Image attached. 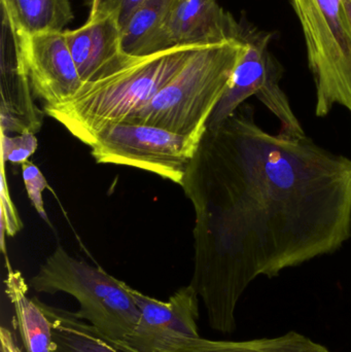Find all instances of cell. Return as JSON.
Here are the masks:
<instances>
[{"label":"cell","mask_w":351,"mask_h":352,"mask_svg":"<svg viewBox=\"0 0 351 352\" xmlns=\"http://www.w3.org/2000/svg\"><path fill=\"white\" fill-rule=\"evenodd\" d=\"M36 293H65L80 304L78 318L96 328L113 345L125 340L137 324L139 309L131 287L100 267L70 256L62 246L29 281Z\"/></svg>","instance_id":"4"},{"label":"cell","mask_w":351,"mask_h":352,"mask_svg":"<svg viewBox=\"0 0 351 352\" xmlns=\"http://www.w3.org/2000/svg\"><path fill=\"white\" fill-rule=\"evenodd\" d=\"M2 22L19 39L63 32L73 20L70 0H0Z\"/></svg>","instance_id":"13"},{"label":"cell","mask_w":351,"mask_h":352,"mask_svg":"<svg viewBox=\"0 0 351 352\" xmlns=\"http://www.w3.org/2000/svg\"><path fill=\"white\" fill-rule=\"evenodd\" d=\"M16 39L33 92L43 99L45 105L63 103L80 90L84 82L68 49L64 31Z\"/></svg>","instance_id":"8"},{"label":"cell","mask_w":351,"mask_h":352,"mask_svg":"<svg viewBox=\"0 0 351 352\" xmlns=\"http://www.w3.org/2000/svg\"><path fill=\"white\" fill-rule=\"evenodd\" d=\"M242 23L216 0H172L166 20L169 47H201L242 41Z\"/></svg>","instance_id":"10"},{"label":"cell","mask_w":351,"mask_h":352,"mask_svg":"<svg viewBox=\"0 0 351 352\" xmlns=\"http://www.w3.org/2000/svg\"><path fill=\"white\" fill-rule=\"evenodd\" d=\"M23 228L22 221L19 217L16 206L10 198V190L6 182L5 173H4V162H2L1 170V246L4 256L6 254L5 244H4V235L14 237Z\"/></svg>","instance_id":"20"},{"label":"cell","mask_w":351,"mask_h":352,"mask_svg":"<svg viewBox=\"0 0 351 352\" xmlns=\"http://www.w3.org/2000/svg\"><path fill=\"white\" fill-rule=\"evenodd\" d=\"M199 47H175L144 57L125 55L113 70L82 85L63 103L43 105V111L91 146L101 130L150 103Z\"/></svg>","instance_id":"2"},{"label":"cell","mask_w":351,"mask_h":352,"mask_svg":"<svg viewBox=\"0 0 351 352\" xmlns=\"http://www.w3.org/2000/svg\"><path fill=\"white\" fill-rule=\"evenodd\" d=\"M299 19L317 89L315 115L335 105L351 113V24L343 0H291Z\"/></svg>","instance_id":"5"},{"label":"cell","mask_w":351,"mask_h":352,"mask_svg":"<svg viewBox=\"0 0 351 352\" xmlns=\"http://www.w3.org/2000/svg\"><path fill=\"white\" fill-rule=\"evenodd\" d=\"M2 162L25 163L34 154L37 148V140L34 133L6 135L1 134Z\"/></svg>","instance_id":"18"},{"label":"cell","mask_w":351,"mask_h":352,"mask_svg":"<svg viewBox=\"0 0 351 352\" xmlns=\"http://www.w3.org/2000/svg\"><path fill=\"white\" fill-rule=\"evenodd\" d=\"M196 213L191 285L216 332L258 276L337 252L351 237V158L262 129L243 103L208 127L181 184Z\"/></svg>","instance_id":"1"},{"label":"cell","mask_w":351,"mask_h":352,"mask_svg":"<svg viewBox=\"0 0 351 352\" xmlns=\"http://www.w3.org/2000/svg\"><path fill=\"white\" fill-rule=\"evenodd\" d=\"M139 318L131 334L115 345L123 352H170L179 341L200 337L199 301L191 285L177 289L168 301L148 297L131 287Z\"/></svg>","instance_id":"7"},{"label":"cell","mask_w":351,"mask_h":352,"mask_svg":"<svg viewBox=\"0 0 351 352\" xmlns=\"http://www.w3.org/2000/svg\"><path fill=\"white\" fill-rule=\"evenodd\" d=\"M64 35L84 84L98 80L125 57L121 26L113 16L88 19L80 28L64 31Z\"/></svg>","instance_id":"12"},{"label":"cell","mask_w":351,"mask_h":352,"mask_svg":"<svg viewBox=\"0 0 351 352\" xmlns=\"http://www.w3.org/2000/svg\"><path fill=\"white\" fill-rule=\"evenodd\" d=\"M4 261L8 270L4 279L5 294L14 307V322L25 351L51 352V322L39 306L37 298L28 297V285L22 273L12 268L8 256H4Z\"/></svg>","instance_id":"14"},{"label":"cell","mask_w":351,"mask_h":352,"mask_svg":"<svg viewBox=\"0 0 351 352\" xmlns=\"http://www.w3.org/2000/svg\"><path fill=\"white\" fill-rule=\"evenodd\" d=\"M0 64L1 134L37 133L43 126V111L34 102V92L18 39L3 22Z\"/></svg>","instance_id":"9"},{"label":"cell","mask_w":351,"mask_h":352,"mask_svg":"<svg viewBox=\"0 0 351 352\" xmlns=\"http://www.w3.org/2000/svg\"><path fill=\"white\" fill-rule=\"evenodd\" d=\"M170 352H332L327 347L298 332L274 338L249 341H216L187 338L179 341Z\"/></svg>","instance_id":"17"},{"label":"cell","mask_w":351,"mask_h":352,"mask_svg":"<svg viewBox=\"0 0 351 352\" xmlns=\"http://www.w3.org/2000/svg\"><path fill=\"white\" fill-rule=\"evenodd\" d=\"M343 6L351 24V0H343Z\"/></svg>","instance_id":"23"},{"label":"cell","mask_w":351,"mask_h":352,"mask_svg":"<svg viewBox=\"0 0 351 352\" xmlns=\"http://www.w3.org/2000/svg\"><path fill=\"white\" fill-rule=\"evenodd\" d=\"M172 0H146L121 27L122 51L126 55L144 57L169 47L166 20Z\"/></svg>","instance_id":"15"},{"label":"cell","mask_w":351,"mask_h":352,"mask_svg":"<svg viewBox=\"0 0 351 352\" xmlns=\"http://www.w3.org/2000/svg\"><path fill=\"white\" fill-rule=\"evenodd\" d=\"M0 341H1V351L5 352H23L20 347L16 344L14 335L8 329L2 327L0 330Z\"/></svg>","instance_id":"22"},{"label":"cell","mask_w":351,"mask_h":352,"mask_svg":"<svg viewBox=\"0 0 351 352\" xmlns=\"http://www.w3.org/2000/svg\"><path fill=\"white\" fill-rule=\"evenodd\" d=\"M245 51V41L200 47L150 103L124 122L156 126L201 142Z\"/></svg>","instance_id":"3"},{"label":"cell","mask_w":351,"mask_h":352,"mask_svg":"<svg viewBox=\"0 0 351 352\" xmlns=\"http://www.w3.org/2000/svg\"><path fill=\"white\" fill-rule=\"evenodd\" d=\"M37 302L51 322V352H123L76 312Z\"/></svg>","instance_id":"16"},{"label":"cell","mask_w":351,"mask_h":352,"mask_svg":"<svg viewBox=\"0 0 351 352\" xmlns=\"http://www.w3.org/2000/svg\"><path fill=\"white\" fill-rule=\"evenodd\" d=\"M2 352H5V351H2Z\"/></svg>","instance_id":"24"},{"label":"cell","mask_w":351,"mask_h":352,"mask_svg":"<svg viewBox=\"0 0 351 352\" xmlns=\"http://www.w3.org/2000/svg\"><path fill=\"white\" fill-rule=\"evenodd\" d=\"M22 175L31 203L36 209L37 213L41 215V219L49 223L43 200V192L47 188L45 176L37 166L29 161L22 163Z\"/></svg>","instance_id":"21"},{"label":"cell","mask_w":351,"mask_h":352,"mask_svg":"<svg viewBox=\"0 0 351 352\" xmlns=\"http://www.w3.org/2000/svg\"><path fill=\"white\" fill-rule=\"evenodd\" d=\"M242 26V41L247 43V51L235 69L226 93L212 113L207 128L228 119L249 97L262 92L274 74L282 72L269 53L272 35L249 24Z\"/></svg>","instance_id":"11"},{"label":"cell","mask_w":351,"mask_h":352,"mask_svg":"<svg viewBox=\"0 0 351 352\" xmlns=\"http://www.w3.org/2000/svg\"><path fill=\"white\" fill-rule=\"evenodd\" d=\"M144 1L146 0H87L90 8L88 19L111 16L115 18L122 27L130 14Z\"/></svg>","instance_id":"19"},{"label":"cell","mask_w":351,"mask_h":352,"mask_svg":"<svg viewBox=\"0 0 351 352\" xmlns=\"http://www.w3.org/2000/svg\"><path fill=\"white\" fill-rule=\"evenodd\" d=\"M199 144L156 126L119 122L101 130L90 148L99 164L134 167L181 184Z\"/></svg>","instance_id":"6"}]
</instances>
